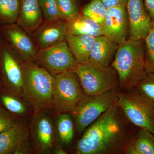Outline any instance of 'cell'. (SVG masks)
I'll return each instance as SVG.
<instances>
[{"label": "cell", "mask_w": 154, "mask_h": 154, "mask_svg": "<svg viewBox=\"0 0 154 154\" xmlns=\"http://www.w3.org/2000/svg\"><path fill=\"white\" fill-rule=\"evenodd\" d=\"M86 1H89V2H90V1H92V0H86Z\"/></svg>", "instance_id": "d6a6232c"}, {"label": "cell", "mask_w": 154, "mask_h": 154, "mask_svg": "<svg viewBox=\"0 0 154 154\" xmlns=\"http://www.w3.org/2000/svg\"><path fill=\"white\" fill-rule=\"evenodd\" d=\"M1 99L7 109L12 113L21 114L25 113L26 108L25 105L13 96L2 95Z\"/></svg>", "instance_id": "4316f807"}, {"label": "cell", "mask_w": 154, "mask_h": 154, "mask_svg": "<svg viewBox=\"0 0 154 154\" xmlns=\"http://www.w3.org/2000/svg\"><path fill=\"white\" fill-rule=\"evenodd\" d=\"M102 26L103 35L119 45L128 36L129 26L126 6H119L107 9Z\"/></svg>", "instance_id": "30bf717a"}, {"label": "cell", "mask_w": 154, "mask_h": 154, "mask_svg": "<svg viewBox=\"0 0 154 154\" xmlns=\"http://www.w3.org/2000/svg\"><path fill=\"white\" fill-rule=\"evenodd\" d=\"M129 22V38L143 40L152 22L143 0H128L126 5Z\"/></svg>", "instance_id": "8fae6325"}, {"label": "cell", "mask_w": 154, "mask_h": 154, "mask_svg": "<svg viewBox=\"0 0 154 154\" xmlns=\"http://www.w3.org/2000/svg\"><path fill=\"white\" fill-rule=\"evenodd\" d=\"M117 104L130 121L154 133V105L134 90L119 91Z\"/></svg>", "instance_id": "52a82bcc"}, {"label": "cell", "mask_w": 154, "mask_h": 154, "mask_svg": "<svg viewBox=\"0 0 154 154\" xmlns=\"http://www.w3.org/2000/svg\"><path fill=\"white\" fill-rule=\"evenodd\" d=\"M60 19L68 21L80 13L76 0H57Z\"/></svg>", "instance_id": "d4e9b609"}, {"label": "cell", "mask_w": 154, "mask_h": 154, "mask_svg": "<svg viewBox=\"0 0 154 154\" xmlns=\"http://www.w3.org/2000/svg\"><path fill=\"white\" fill-rule=\"evenodd\" d=\"M57 128L61 141L64 144L71 143L75 136V126L71 113H62L58 114Z\"/></svg>", "instance_id": "ffe728a7"}, {"label": "cell", "mask_w": 154, "mask_h": 154, "mask_svg": "<svg viewBox=\"0 0 154 154\" xmlns=\"http://www.w3.org/2000/svg\"><path fill=\"white\" fill-rule=\"evenodd\" d=\"M67 22V34L89 35L97 37L103 35L101 25L80 12Z\"/></svg>", "instance_id": "e0dca14e"}, {"label": "cell", "mask_w": 154, "mask_h": 154, "mask_svg": "<svg viewBox=\"0 0 154 154\" xmlns=\"http://www.w3.org/2000/svg\"><path fill=\"white\" fill-rule=\"evenodd\" d=\"M119 91L116 89L101 95L85 96L70 113L78 135L117 102Z\"/></svg>", "instance_id": "5b68a950"}, {"label": "cell", "mask_w": 154, "mask_h": 154, "mask_svg": "<svg viewBox=\"0 0 154 154\" xmlns=\"http://www.w3.org/2000/svg\"><path fill=\"white\" fill-rule=\"evenodd\" d=\"M147 11L154 22V0H143Z\"/></svg>", "instance_id": "f546056e"}, {"label": "cell", "mask_w": 154, "mask_h": 154, "mask_svg": "<svg viewBox=\"0 0 154 154\" xmlns=\"http://www.w3.org/2000/svg\"><path fill=\"white\" fill-rule=\"evenodd\" d=\"M118 46V44L105 35L96 37L90 53L88 63L103 66H110Z\"/></svg>", "instance_id": "2e32d148"}, {"label": "cell", "mask_w": 154, "mask_h": 154, "mask_svg": "<svg viewBox=\"0 0 154 154\" xmlns=\"http://www.w3.org/2000/svg\"><path fill=\"white\" fill-rule=\"evenodd\" d=\"M22 91L27 102L36 110L51 107L54 76L47 69L31 64L22 65Z\"/></svg>", "instance_id": "3957f363"}, {"label": "cell", "mask_w": 154, "mask_h": 154, "mask_svg": "<svg viewBox=\"0 0 154 154\" xmlns=\"http://www.w3.org/2000/svg\"><path fill=\"white\" fill-rule=\"evenodd\" d=\"M2 73H1V70H0V80L2 79Z\"/></svg>", "instance_id": "1f68e13d"}, {"label": "cell", "mask_w": 154, "mask_h": 154, "mask_svg": "<svg viewBox=\"0 0 154 154\" xmlns=\"http://www.w3.org/2000/svg\"><path fill=\"white\" fill-rule=\"evenodd\" d=\"M29 131L23 122H15L9 129L0 133V154H18L26 152Z\"/></svg>", "instance_id": "7c38bea8"}, {"label": "cell", "mask_w": 154, "mask_h": 154, "mask_svg": "<svg viewBox=\"0 0 154 154\" xmlns=\"http://www.w3.org/2000/svg\"><path fill=\"white\" fill-rule=\"evenodd\" d=\"M145 44V67L147 73L154 74V22L144 39Z\"/></svg>", "instance_id": "603a6c76"}, {"label": "cell", "mask_w": 154, "mask_h": 154, "mask_svg": "<svg viewBox=\"0 0 154 154\" xmlns=\"http://www.w3.org/2000/svg\"><path fill=\"white\" fill-rule=\"evenodd\" d=\"M45 21L52 22L60 19L57 0H38Z\"/></svg>", "instance_id": "484cf974"}, {"label": "cell", "mask_w": 154, "mask_h": 154, "mask_svg": "<svg viewBox=\"0 0 154 154\" xmlns=\"http://www.w3.org/2000/svg\"><path fill=\"white\" fill-rule=\"evenodd\" d=\"M43 17L38 0H20L16 24L28 35L32 36L41 27Z\"/></svg>", "instance_id": "9a60e30c"}, {"label": "cell", "mask_w": 154, "mask_h": 154, "mask_svg": "<svg viewBox=\"0 0 154 154\" xmlns=\"http://www.w3.org/2000/svg\"><path fill=\"white\" fill-rule=\"evenodd\" d=\"M75 71L87 96L101 95L119 89L118 75L111 66L106 67L88 63H79Z\"/></svg>", "instance_id": "277c9868"}, {"label": "cell", "mask_w": 154, "mask_h": 154, "mask_svg": "<svg viewBox=\"0 0 154 154\" xmlns=\"http://www.w3.org/2000/svg\"><path fill=\"white\" fill-rule=\"evenodd\" d=\"M133 90L154 105V74H147Z\"/></svg>", "instance_id": "cb8c5ba5"}, {"label": "cell", "mask_w": 154, "mask_h": 154, "mask_svg": "<svg viewBox=\"0 0 154 154\" xmlns=\"http://www.w3.org/2000/svg\"><path fill=\"white\" fill-rule=\"evenodd\" d=\"M32 134L36 151L45 153L52 149L54 140V132L51 117L46 113L36 114L33 119Z\"/></svg>", "instance_id": "4fadbf2b"}, {"label": "cell", "mask_w": 154, "mask_h": 154, "mask_svg": "<svg viewBox=\"0 0 154 154\" xmlns=\"http://www.w3.org/2000/svg\"><path fill=\"white\" fill-rule=\"evenodd\" d=\"M96 38L89 35L67 34L66 41L79 63H88Z\"/></svg>", "instance_id": "ac0fdd59"}, {"label": "cell", "mask_w": 154, "mask_h": 154, "mask_svg": "<svg viewBox=\"0 0 154 154\" xmlns=\"http://www.w3.org/2000/svg\"><path fill=\"white\" fill-rule=\"evenodd\" d=\"M0 34L17 56L28 60L36 59L37 46L28 33L16 23L0 27Z\"/></svg>", "instance_id": "9c48e42d"}, {"label": "cell", "mask_w": 154, "mask_h": 154, "mask_svg": "<svg viewBox=\"0 0 154 154\" xmlns=\"http://www.w3.org/2000/svg\"><path fill=\"white\" fill-rule=\"evenodd\" d=\"M52 106L56 113H71L85 96L75 71L54 76Z\"/></svg>", "instance_id": "8992f818"}, {"label": "cell", "mask_w": 154, "mask_h": 154, "mask_svg": "<svg viewBox=\"0 0 154 154\" xmlns=\"http://www.w3.org/2000/svg\"><path fill=\"white\" fill-rule=\"evenodd\" d=\"M125 154H154V133L138 128L127 147Z\"/></svg>", "instance_id": "d6986e66"}, {"label": "cell", "mask_w": 154, "mask_h": 154, "mask_svg": "<svg viewBox=\"0 0 154 154\" xmlns=\"http://www.w3.org/2000/svg\"><path fill=\"white\" fill-rule=\"evenodd\" d=\"M138 128L116 102L87 128L77 142V154H125Z\"/></svg>", "instance_id": "6da1fadb"}, {"label": "cell", "mask_w": 154, "mask_h": 154, "mask_svg": "<svg viewBox=\"0 0 154 154\" xmlns=\"http://www.w3.org/2000/svg\"><path fill=\"white\" fill-rule=\"evenodd\" d=\"M20 0H0V27L17 23Z\"/></svg>", "instance_id": "44dd1931"}, {"label": "cell", "mask_w": 154, "mask_h": 154, "mask_svg": "<svg viewBox=\"0 0 154 154\" xmlns=\"http://www.w3.org/2000/svg\"><path fill=\"white\" fill-rule=\"evenodd\" d=\"M54 153L57 154H67L65 151L61 147H58L55 149L54 151Z\"/></svg>", "instance_id": "4dcf8cb0"}, {"label": "cell", "mask_w": 154, "mask_h": 154, "mask_svg": "<svg viewBox=\"0 0 154 154\" xmlns=\"http://www.w3.org/2000/svg\"><path fill=\"white\" fill-rule=\"evenodd\" d=\"M67 22L63 19L43 23L33 34L34 43L39 49H44L65 41Z\"/></svg>", "instance_id": "5bb4252c"}, {"label": "cell", "mask_w": 154, "mask_h": 154, "mask_svg": "<svg viewBox=\"0 0 154 154\" xmlns=\"http://www.w3.org/2000/svg\"><path fill=\"white\" fill-rule=\"evenodd\" d=\"M15 122L9 113L0 107V133L13 126Z\"/></svg>", "instance_id": "83f0119b"}, {"label": "cell", "mask_w": 154, "mask_h": 154, "mask_svg": "<svg viewBox=\"0 0 154 154\" xmlns=\"http://www.w3.org/2000/svg\"><path fill=\"white\" fill-rule=\"evenodd\" d=\"M144 40L128 38L119 45L111 66L118 75L119 89L132 90L147 73L145 67Z\"/></svg>", "instance_id": "7a4b0ae2"}, {"label": "cell", "mask_w": 154, "mask_h": 154, "mask_svg": "<svg viewBox=\"0 0 154 154\" xmlns=\"http://www.w3.org/2000/svg\"><path fill=\"white\" fill-rule=\"evenodd\" d=\"M107 9L119 6H126L128 0H101Z\"/></svg>", "instance_id": "f1b7e54d"}, {"label": "cell", "mask_w": 154, "mask_h": 154, "mask_svg": "<svg viewBox=\"0 0 154 154\" xmlns=\"http://www.w3.org/2000/svg\"><path fill=\"white\" fill-rule=\"evenodd\" d=\"M107 10L101 0H92L84 6L81 13L101 25L106 17Z\"/></svg>", "instance_id": "7402d4cb"}, {"label": "cell", "mask_w": 154, "mask_h": 154, "mask_svg": "<svg viewBox=\"0 0 154 154\" xmlns=\"http://www.w3.org/2000/svg\"><path fill=\"white\" fill-rule=\"evenodd\" d=\"M36 59L55 75L75 71L79 63L66 40L51 47L39 49Z\"/></svg>", "instance_id": "ba28073f"}]
</instances>
